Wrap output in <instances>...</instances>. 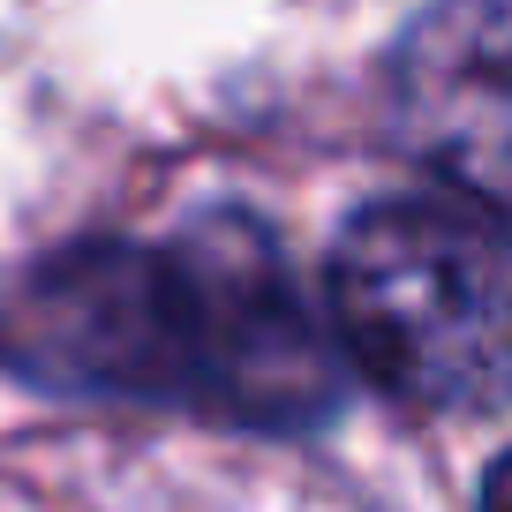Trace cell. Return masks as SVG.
I'll use <instances>...</instances> for the list:
<instances>
[{"label":"cell","mask_w":512,"mask_h":512,"mask_svg":"<svg viewBox=\"0 0 512 512\" xmlns=\"http://www.w3.org/2000/svg\"><path fill=\"white\" fill-rule=\"evenodd\" d=\"M0 362L46 392L174 407L234 430H317L347 362L309 287L249 211H211L166 241H91L23 279Z\"/></svg>","instance_id":"1"},{"label":"cell","mask_w":512,"mask_h":512,"mask_svg":"<svg viewBox=\"0 0 512 512\" xmlns=\"http://www.w3.org/2000/svg\"><path fill=\"white\" fill-rule=\"evenodd\" d=\"M400 121L460 196L505 204V0H445L400 53Z\"/></svg>","instance_id":"3"},{"label":"cell","mask_w":512,"mask_h":512,"mask_svg":"<svg viewBox=\"0 0 512 512\" xmlns=\"http://www.w3.org/2000/svg\"><path fill=\"white\" fill-rule=\"evenodd\" d=\"M505 219L475 196H377L332 249V347L430 415H497L512 324Z\"/></svg>","instance_id":"2"}]
</instances>
